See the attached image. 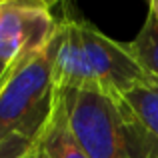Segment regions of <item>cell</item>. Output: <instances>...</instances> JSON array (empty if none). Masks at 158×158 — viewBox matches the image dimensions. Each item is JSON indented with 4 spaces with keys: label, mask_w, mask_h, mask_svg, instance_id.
I'll return each mask as SVG.
<instances>
[{
    "label": "cell",
    "mask_w": 158,
    "mask_h": 158,
    "mask_svg": "<svg viewBox=\"0 0 158 158\" xmlns=\"http://www.w3.org/2000/svg\"><path fill=\"white\" fill-rule=\"evenodd\" d=\"M52 78L56 88H92L122 94L146 74L126 48L84 16L64 14L52 36Z\"/></svg>",
    "instance_id": "1"
},
{
    "label": "cell",
    "mask_w": 158,
    "mask_h": 158,
    "mask_svg": "<svg viewBox=\"0 0 158 158\" xmlns=\"http://www.w3.org/2000/svg\"><path fill=\"white\" fill-rule=\"evenodd\" d=\"M86 158H158V138L144 128L120 94L56 88Z\"/></svg>",
    "instance_id": "2"
},
{
    "label": "cell",
    "mask_w": 158,
    "mask_h": 158,
    "mask_svg": "<svg viewBox=\"0 0 158 158\" xmlns=\"http://www.w3.org/2000/svg\"><path fill=\"white\" fill-rule=\"evenodd\" d=\"M56 84L52 78V40L14 66L0 90V140L12 134L34 138L50 116Z\"/></svg>",
    "instance_id": "3"
},
{
    "label": "cell",
    "mask_w": 158,
    "mask_h": 158,
    "mask_svg": "<svg viewBox=\"0 0 158 158\" xmlns=\"http://www.w3.org/2000/svg\"><path fill=\"white\" fill-rule=\"evenodd\" d=\"M58 18L36 0H0V62L16 64L52 40Z\"/></svg>",
    "instance_id": "4"
},
{
    "label": "cell",
    "mask_w": 158,
    "mask_h": 158,
    "mask_svg": "<svg viewBox=\"0 0 158 158\" xmlns=\"http://www.w3.org/2000/svg\"><path fill=\"white\" fill-rule=\"evenodd\" d=\"M20 158H86L80 144L76 142L66 118L64 104L56 90L50 116L46 118L44 126L38 134L30 140L28 148Z\"/></svg>",
    "instance_id": "5"
},
{
    "label": "cell",
    "mask_w": 158,
    "mask_h": 158,
    "mask_svg": "<svg viewBox=\"0 0 158 158\" xmlns=\"http://www.w3.org/2000/svg\"><path fill=\"white\" fill-rule=\"evenodd\" d=\"M122 100L128 104L136 118L144 124L148 132L154 138H158V84L152 82L150 78L136 82L128 90H124Z\"/></svg>",
    "instance_id": "6"
},
{
    "label": "cell",
    "mask_w": 158,
    "mask_h": 158,
    "mask_svg": "<svg viewBox=\"0 0 158 158\" xmlns=\"http://www.w3.org/2000/svg\"><path fill=\"white\" fill-rule=\"evenodd\" d=\"M128 52L134 56L146 78L158 84V18L148 12L138 34L126 42Z\"/></svg>",
    "instance_id": "7"
},
{
    "label": "cell",
    "mask_w": 158,
    "mask_h": 158,
    "mask_svg": "<svg viewBox=\"0 0 158 158\" xmlns=\"http://www.w3.org/2000/svg\"><path fill=\"white\" fill-rule=\"evenodd\" d=\"M30 144V138L20 134H12L0 140V158H20Z\"/></svg>",
    "instance_id": "8"
},
{
    "label": "cell",
    "mask_w": 158,
    "mask_h": 158,
    "mask_svg": "<svg viewBox=\"0 0 158 158\" xmlns=\"http://www.w3.org/2000/svg\"><path fill=\"white\" fill-rule=\"evenodd\" d=\"M16 64H18V62H16ZM16 64H6V62H0V90H2L4 82L8 80V76H10V72L14 70Z\"/></svg>",
    "instance_id": "9"
},
{
    "label": "cell",
    "mask_w": 158,
    "mask_h": 158,
    "mask_svg": "<svg viewBox=\"0 0 158 158\" xmlns=\"http://www.w3.org/2000/svg\"><path fill=\"white\" fill-rule=\"evenodd\" d=\"M148 12L158 18V0H148Z\"/></svg>",
    "instance_id": "10"
},
{
    "label": "cell",
    "mask_w": 158,
    "mask_h": 158,
    "mask_svg": "<svg viewBox=\"0 0 158 158\" xmlns=\"http://www.w3.org/2000/svg\"><path fill=\"white\" fill-rule=\"evenodd\" d=\"M36 2L44 4V6H46V8H50V10H52V6H56V4H60L62 0H36Z\"/></svg>",
    "instance_id": "11"
}]
</instances>
